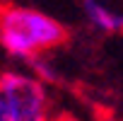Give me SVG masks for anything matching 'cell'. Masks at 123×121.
<instances>
[{"mask_svg":"<svg viewBox=\"0 0 123 121\" xmlns=\"http://www.w3.org/2000/svg\"><path fill=\"white\" fill-rule=\"evenodd\" d=\"M65 36V24L39 7L19 3L0 5V46L17 60L36 63L43 53L63 44Z\"/></svg>","mask_w":123,"mask_h":121,"instance_id":"1","label":"cell"},{"mask_svg":"<svg viewBox=\"0 0 123 121\" xmlns=\"http://www.w3.org/2000/svg\"><path fill=\"white\" fill-rule=\"evenodd\" d=\"M0 92L7 104V121H51L53 97L46 80L29 70H3Z\"/></svg>","mask_w":123,"mask_h":121,"instance_id":"2","label":"cell"},{"mask_svg":"<svg viewBox=\"0 0 123 121\" xmlns=\"http://www.w3.org/2000/svg\"><path fill=\"white\" fill-rule=\"evenodd\" d=\"M82 15L97 32L104 34L123 32V10L109 0H82Z\"/></svg>","mask_w":123,"mask_h":121,"instance_id":"3","label":"cell"},{"mask_svg":"<svg viewBox=\"0 0 123 121\" xmlns=\"http://www.w3.org/2000/svg\"><path fill=\"white\" fill-rule=\"evenodd\" d=\"M51 121H85V119L80 114H75V111H55L51 116Z\"/></svg>","mask_w":123,"mask_h":121,"instance_id":"4","label":"cell"},{"mask_svg":"<svg viewBox=\"0 0 123 121\" xmlns=\"http://www.w3.org/2000/svg\"><path fill=\"white\" fill-rule=\"evenodd\" d=\"M0 121H7V104H5L3 92H0Z\"/></svg>","mask_w":123,"mask_h":121,"instance_id":"5","label":"cell"}]
</instances>
